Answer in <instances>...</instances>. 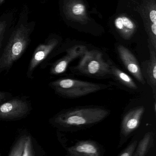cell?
<instances>
[{"label":"cell","mask_w":156,"mask_h":156,"mask_svg":"<svg viewBox=\"0 0 156 156\" xmlns=\"http://www.w3.org/2000/svg\"><path fill=\"white\" fill-rule=\"evenodd\" d=\"M110 113L109 109L100 106L75 107L60 111L51 117L49 122L58 130L75 132L102 122Z\"/></svg>","instance_id":"1"},{"label":"cell","mask_w":156,"mask_h":156,"mask_svg":"<svg viewBox=\"0 0 156 156\" xmlns=\"http://www.w3.org/2000/svg\"><path fill=\"white\" fill-rule=\"evenodd\" d=\"M49 86L56 95L68 99L79 98L109 87L104 84L70 78H59L50 82Z\"/></svg>","instance_id":"2"},{"label":"cell","mask_w":156,"mask_h":156,"mask_svg":"<svg viewBox=\"0 0 156 156\" xmlns=\"http://www.w3.org/2000/svg\"><path fill=\"white\" fill-rule=\"evenodd\" d=\"M30 29L21 25L14 31L0 55V75L9 73L14 63L23 54L30 41Z\"/></svg>","instance_id":"3"},{"label":"cell","mask_w":156,"mask_h":156,"mask_svg":"<svg viewBox=\"0 0 156 156\" xmlns=\"http://www.w3.org/2000/svg\"><path fill=\"white\" fill-rule=\"evenodd\" d=\"M111 63L103 59L102 55L96 51L85 54L77 66L71 67L75 74L96 79L111 78Z\"/></svg>","instance_id":"4"},{"label":"cell","mask_w":156,"mask_h":156,"mask_svg":"<svg viewBox=\"0 0 156 156\" xmlns=\"http://www.w3.org/2000/svg\"><path fill=\"white\" fill-rule=\"evenodd\" d=\"M27 96H18L0 103V120L16 121L28 116L33 109Z\"/></svg>","instance_id":"5"},{"label":"cell","mask_w":156,"mask_h":156,"mask_svg":"<svg viewBox=\"0 0 156 156\" xmlns=\"http://www.w3.org/2000/svg\"><path fill=\"white\" fill-rule=\"evenodd\" d=\"M145 111L143 106H139L129 110L124 115L120 125L119 147L137 129Z\"/></svg>","instance_id":"6"},{"label":"cell","mask_w":156,"mask_h":156,"mask_svg":"<svg viewBox=\"0 0 156 156\" xmlns=\"http://www.w3.org/2000/svg\"><path fill=\"white\" fill-rule=\"evenodd\" d=\"M39 147L35 139L28 131L22 132L11 148L9 156H35Z\"/></svg>","instance_id":"7"},{"label":"cell","mask_w":156,"mask_h":156,"mask_svg":"<svg viewBox=\"0 0 156 156\" xmlns=\"http://www.w3.org/2000/svg\"><path fill=\"white\" fill-rule=\"evenodd\" d=\"M65 149L69 156H102L105 153V148L101 144L91 140H79Z\"/></svg>","instance_id":"8"},{"label":"cell","mask_w":156,"mask_h":156,"mask_svg":"<svg viewBox=\"0 0 156 156\" xmlns=\"http://www.w3.org/2000/svg\"><path fill=\"white\" fill-rule=\"evenodd\" d=\"M55 40H51L45 44H40L34 51L30 61L26 76L29 79L34 78V73L37 67L43 62L57 44Z\"/></svg>","instance_id":"9"},{"label":"cell","mask_w":156,"mask_h":156,"mask_svg":"<svg viewBox=\"0 0 156 156\" xmlns=\"http://www.w3.org/2000/svg\"><path fill=\"white\" fill-rule=\"evenodd\" d=\"M119 54L120 59L127 71L142 85H145L146 82L142 76L140 66L133 54L123 46L118 48Z\"/></svg>","instance_id":"10"},{"label":"cell","mask_w":156,"mask_h":156,"mask_svg":"<svg viewBox=\"0 0 156 156\" xmlns=\"http://www.w3.org/2000/svg\"><path fill=\"white\" fill-rule=\"evenodd\" d=\"M140 69L145 82L152 88L154 96H156V59L155 53L151 54L149 61L142 63Z\"/></svg>","instance_id":"11"},{"label":"cell","mask_w":156,"mask_h":156,"mask_svg":"<svg viewBox=\"0 0 156 156\" xmlns=\"http://www.w3.org/2000/svg\"><path fill=\"white\" fill-rule=\"evenodd\" d=\"M111 74L112 77L119 84L125 87L129 90L136 91L138 86L131 76L126 73L124 71L111 63Z\"/></svg>","instance_id":"12"},{"label":"cell","mask_w":156,"mask_h":156,"mask_svg":"<svg viewBox=\"0 0 156 156\" xmlns=\"http://www.w3.org/2000/svg\"><path fill=\"white\" fill-rule=\"evenodd\" d=\"M82 53L76 50L69 51L66 56L55 63L50 69V73L52 75H58L65 73L70 63Z\"/></svg>","instance_id":"13"},{"label":"cell","mask_w":156,"mask_h":156,"mask_svg":"<svg viewBox=\"0 0 156 156\" xmlns=\"http://www.w3.org/2000/svg\"><path fill=\"white\" fill-rule=\"evenodd\" d=\"M154 140L153 132H148L146 133L137 144L133 156H145L147 155L153 146Z\"/></svg>","instance_id":"14"},{"label":"cell","mask_w":156,"mask_h":156,"mask_svg":"<svg viewBox=\"0 0 156 156\" xmlns=\"http://www.w3.org/2000/svg\"><path fill=\"white\" fill-rule=\"evenodd\" d=\"M115 25L124 36H130L134 32L136 26L133 22L124 16L118 17L115 21Z\"/></svg>","instance_id":"15"},{"label":"cell","mask_w":156,"mask_h":156,"mask_svg":"<svg viewBox=\"0 0 156 156\" xmlns=\"http://www.w3.org/2000/svg\"><path fill=\"white\" fill-rule=\"evenodd\" d=\"M138 141L136 139H133L128 146L122 150L119 154V156H133L137 146Z\"/></svg>","instance_id":"16"},{"label":"cell","mask_w":156,"mask_h":156,"mask_svg":"<svg viewBox=\"0 0 156 156\" xmlns=\"http://www.w3.org/2000/svg\"><path fill=\"white\" fill-rule=\"evenodd\" d=\"M71 12L75 16H83L85 12V7L81 3H76L72 7Z\"/></svg>","instance_id":"17"},{"label":"cell","mask_w":156,"mask_h":156,"mask_svg":"<svg viewBox=\"0 0 156 156\" xmlns=\"http://www.w3.org/2000/svg\"><path fill=\"white\" fill-rule=\"evenodd\" d=\"M12 97V94L5 91H0V103Z\"/></svg>","instance_id":"18"},{"label":"cell","mask_w":156,"mask_h":156,"mask_svg":"<svg viewBox=\"0 0 156 156\" xmlns=\"http://www.w3.org/2000/svg\"><path fill=\"white\" fill-rule=\"evenodd\" d=\"M7 23L5 21H0V48L1 47L2 41L3 34L6 30Z\"/></svg>","instance_id":"19"},{"label":"cell","mask_w":156,"mask_h":156,"mask_svg":"<svg viewBox=\"0 0 156 156\" xmlns=\"http://www.w3.org/2000/svg\"><path fill=\"white\" fill-rule=\"evenodd\" d=\"M149 16L151 21L153 23H156V11L155 10L151 11Z\"/></svg>","instance_id":"20"},{"label":"cell","mask_w":156,"mask_h":156,"mask_svg":"<svg viewBox=\"0 0 156 156\" xmlns=\"http://www.w3.org/2000/svg\"><path fill=\"white\" fill-rule=\"evenodd\" d=\"M151 31L154 35L156 34V23H153L151 26Z\"/></svg>","instance_id":"21"},{"label":"cell","mask_w":156,"mask_h":156,"mask_svg":"<svg viewBox=\"0 0 156 156\" xmlns=\"http://www.w3.org/2000/svg\"><path fill=\"white\" fill-rule=\"evenodd\" d=\"M4 1V0H0V3H2Z\"/></svg>","instance_id":"22"}]
</instances>
